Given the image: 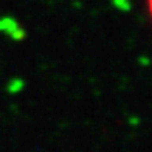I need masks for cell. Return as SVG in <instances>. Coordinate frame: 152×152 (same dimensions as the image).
I'll use <instances>...</instances> for the list:
<instances>
[{"label":"cell","mask_w":152,"mask_h":152,"mask_svg":"<svg viewBox=\"0 0 152 152\" xmlns=\"http://www.w3.org/2000/svg\"><path fill=\"white\" fill-rule=\"evenodd\" d=\"M148 6H149V12H151V16H152V0H148Z\"/></svg>","instance_id":"1"}]
</instances>
